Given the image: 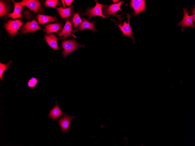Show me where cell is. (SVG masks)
I'll list each match as a JSON object with an SVG mask.
<instances>
[{
  "label": "cell",
  "instance_id": "4316f807",
  "mask_svg": "<svg viewBox=\"0 0 195 146\" xmlns=\"http://www.w3.org/2000/svg\"><path fill=\"white\" fill-rule=\"evenodd\" d=\"M61 1H62V4H63V6L64 8H65V2L64 1V0H61Z\"/></svg>",
  "mask_w": 195,
  "mask_h": 146
},
{
  "label": "cell",
  "instance_id": "7c38bea8",
  "mask_svg": "<svg viewBox=\"0 0 195 146\" xmlns=\"http://www.w3.org/2000/svg\"><path fill=\"white\" fill-rule=\"evenodd\" d=\"M58 39L53 34H51L49 36L45 35L44 39L48 45L54 50H60L57 43Z\"/></svg>",
  "mask_w": 195,
  "mask_h": 146
},
{
  "label": "cell",
  "instance_id": "44dd1931",
  "mask_svg": "<svg viewBox=\"0 0 195 146\" xmlns=\"http://www.w3.org/2000/svg\"><path fill=\"white\" fill-rule=\"evenodd\" d=\"M60 3V2L58 0H47L45 1L44 4L46 7H51L56 8V5H59Z\"/></svg>",
  "mask_w": 195,
  "mask_h": 146
},
{
  "label": "cell",
  "instance_id": "5b68a950",
  "mask_svg": "<svg viewBox=\"0 0 195 146\" xmlns=\"http://www.w3.org/2000/svg\"><path fill=\"white\" fill-rule=\"evenodd\" d=\"M188 8H183V17L182 20L178 23V26H181L182 31L187 27H195V26L193 23V15H189V12L187 11Z\"/></svg>",
  "mask_w": 195,
  "mask_h": 146
},
{
  "label": "cell",
  "instance_id": "ac0fdd59",
  "mask_svg": "<svg viewBox=\"0 0 195 146\" xmlns=\"http://www.w3.org/2000/svg\"><path fill=\"white\" fill-rule=\"evenodd\" d=\"M37 18L39 24H43L47 22H54L56 20L55 17L41 14L37 15Z\"/></svg>",
  "mask_w": 195,
  "mask_h": 146
},
{
  "label": "cell",
  "instance_id": "9a60e30c",
  "mask_svg": "<svg viewBox=\"0 0 195 146\" xmlns=\"http://www.w3.org/2000/svg\"><path fill=\"white\" fill-rule=\"evenodd\" d=\"M14 3L15 8L13 12L8 15V17H10L13 19L18 18H21L22 15L21 14V12L23 7L21 5L20 2H15L13 1Z\"/></svg>",
  "mask_w": 195,
  "mask_h": 146
},
{
  "label": "cell",
  "instance_id": "484cf974",
  "mask_svg": "<svg viewBox=\"0 0 195 146\" xmlns=\"http://www.w3.org/2000/svg\"><path fill=\"white\" fill-rule=\"evenodd\" d=\"M67 6H69L73 0H64Z\"/></svg>",
  "mask_w": 195,
  "mask_h": 146
},
{
  "label": "cell",
  "instance_id": "5bb4252c",
  "mask_svg": "<svg viewBox=\"0 0 195 146\" xmlns=\"http://www.w3.org/2000/svg\"><path fill=\"white\" fill-rule=\"evenodd\" d=\"M83 22L79 25V28L73 32L78 30L82 31L84 29H88L91 30L95 32L96 30L95 28V24L93 22H90L84 18H82Z\"/></svg>",
  "mask_w": 195,
  "mask_h": 146
},
{
  "label": "cell",
  "instance_id": "4fadbf2b",
  "mask_svg": "<svg viewBox=\"0 0 195 146\" xmlns=\"http://www.w3.org/2000/svg\"><path fill=\"white\" fill-rule=\"evenodd\" d=\"M72 31V24L69 21V18L67 19L65 24L62 30L58 33V36L61 37L64 36V38H65L70 36L72 34L71 33Z\"/></svg>",
  "mask_w": 195,
  "mask_h": 146
},
{
  "label": "cell",
  "instance_id": "6da1fadb",
  "mask_svg": "<svg viewBox=\"0 0 195 146\" xmlns=\"http://www.w3.org/2000/svg\"><path fill=\"white\" fill-rule=\"evenodd\" d=\"M124 3V1H121L117 3H112L104 7L102 9L103 15L107 18H108L110 15L114 16L118 19L120 22H121L123 18L121 14H118L116 12L119 10L122 12V9L120 8V6Z\"/></svg>",
  "mask_w": 195,
  "mask_h": 146
},
{
  "label": "cell",
  "instance_id": "8fae6325",
  "mask_svg": "<svg viewBox=\"0 0 195 146\" xmlns=\"http://www.w3.org/2000/svg\"><path fill=\"white\" fill-rule=\"evenodd\" d=\"M66 114V113L62 112L60 110L58 102L56 101L55 105L50 110L47 117L53 121L57 119L63 114Z\"/></svg>",
  "mask_w": 195,
  "mask_h": 146
},
{
  "label": "cell",
  "instance_id": "d4e9b609",
  "mask_svg": "<svg viewBox=\"0 0 195 146\" xmlns=\"http://www.w3.org/2000/svg\"><path fill=\"white\" fill-rule=\"evenodd\" d=\"M29 80L35 83L36 84H37V83L38 80L35 77H32L30 78V79H29Z\"/></svg>",
  "mask_w": 195,
  "mask_h": 146
},
{
  "label": "cell",
  "instance_id": "9c48e42d",
  "mask_svg": "<svg viewBox=\"0 0 195 146\" xmlns=\"http://www.w3.org/2000/svg\"><path fill=\"white\" fill-rule=\"evenodd\" d=\"M75 116H70L68 115H64L62 117L57 120V122L61 127V132H65L68 134L70 122Z\"/></svg>",
  "mask_w": 195,
  "mask_h": 146
},
{
  "label": "cell",
  "instance_id": "ba28073f",
  "mask_svg": "<svg viewBox=\"0 0 195 146\" xmlns=\"http://www.w3.org/2000/svg\"><path fill=\"white\" fill-rule=\"evenodd\" d=\"M20 3L23 7L26 6L30 10L35 13L41 12V5L39 0H23Z\"/></svg>",
  "mask_w": 195,
  "mask_h": 146
},
{
  "label": "cell",
  "instance_id": "52a82bcc",
  "mask_svg": "<svg viewBox=\"0 0 195 146\" xmlns=\"http://www.w3.org/2000/svg\"><path fill=\"white\" fill-rule=\"evenodd\" d=\"M130 5V7L134 10V13L133 15H134V16H137L146 10L144 0H131Z\"/></svg>",
  "mask_w": 195,
  "mask_h": 146
},
{
  "label": "cell",
  "instance_id": "603a6c76",
  "mask_svg": "<svg viewBox=\"0 0 195 146\" xmlns=\"http://www.w3.org/2000/svg\"><path fill=\"white\" fill-rule=\"evenodd\" d=\"M36 84L31 81L29 79L27 82V85L29 87L34 88L35 87Z\"/></svg>",
  "mask_w": 195,
  "mask_h": 146
},
{
  "label": "cell",
  "instance_id": "3957f363",
  "mask_svg": "<svg viewBox=\"0 0 195 146\" xmlns=\"http://www.w3.org/2000/svg\"><path fill=\"white\" fill-rule=\"evenodd\" d=\"M95 1L96 2V4L95 7L93 8L88 7L86 12L83 13L82 16L88 15V16L87 19L88 20H90L92 17H95L97 16H100L103 18V19L107 18L102 14V9L103 7H105L107 5L100 4L97 0H95Z\"/></svg>",
  "mask_w": 195,
  "mask_h": 146
},
{
  "label": "cell",
  "instance_id": "277c9868",
  "mask_svg": "<svg viewBox=\"0 0 195 146\" xmlns=\"http://www.w3.org/2000/svg\"><path fill=\"white\" fill-rule=\"evenodd\" d=\"M126 13L128 22H126V20L123 23H120L119 24L116 23V25L119 27L120 30L122 32L123 36L129 37L133 40V43H135V38L133 34L132 30L130 24V17L133 15L127 13Z\"/></svg>",
  "mask_w": 195,
  "mask_h": 146
},
{
  "label": "cell",
  "instance_id": "2e32d148",
  "mask_svg": "<svg viewBox=\"0 0 195 146\" xmlns=\"http://www.w3.org/2000/svg\"><path fill=\"white\" fill-rule=\"evenodd\" d=\"M74 7V6L72 5L67 8H64L62 7L61 6L57 8H56L60 17L62 18L65 19L71 16V11L72 10Z\"/></svg>",
  "mask_w": 195,
  "mask_h": 146
},
{
  "label": "cell",
  "instance_id": "d6986e66",
  "mask_svg": "<svg viewBox=\"0 0 195 146\" xmlns=\"http://www.w3.org/2000/svg\"><path fill=\"white\" fill-rule=\"evenodd\" d=\"M72 21L74 29H76L79 24L82 22V21L80 17L79 13L78 12L73 14Z\"/></svg>",
  "mask_w": 195,
  "mask_h": 146
},
{
  "label": "cell",
  "instance_id": "83f0119b",
  "mask_svg": "<svg viewBox=\"0 0 195 146\" xmlns=\"http://www.w3.org/2000/svg\"><path fill=\"white\" fill-rule=\"evenodd\" d=\"M114 2L113 3H118V2L119 0H112Z\"/></svg>",
  "mask_w": 195,
  "mask_h": 146
},
{
  "label": "cell",
  "instance_id": "8992f818",
  "mask_svg": "<svg viewBox=\"0 0 195 146\" xmlns=\"http://www.w3.org/2000/svg\"><path fill=\"white\" fill-rule=\"evenodd\" d=\"M22 23V22L19 20H8L5 24V27L8 32L13 36L18 34V30Z\"/></svg>",
  "mask_w": 195,
  "mask_h": 146
},
{
  "label": "cell",
  "instance_id": "7a4b0ae2",
  "mask_svg": "<svg viewBox=\"0 0 195 146\" xmlns=\"http://www.w3.org/2000/svg\"><path fill=\"white\" fill-rule=\"evenodd\" d=\"M61 47L64 50L62 52L63 56L65 57L76 49L81 47H84V45L78 44L75 40L72 39L62 41Z\"/></svg>",
  "mask_w": 195,
  "mask_h": 146
},
{
  "label": "cell",
  "instance_id": "7402d4cb",
  "mask_svg": "<svg viewBox=\"0 0 195 146\" xmlns=\"http://www.w3.org/2000/svg\"><path fill=\"white\" fill-rule=\"evenodd\" d=\"M7 6L5 3L0 1V16L2 17L7 15Z\"/></svg>",
  "mask_w": 195,
  "mask_h": 146
},
{
  "label": "cell",
  "instance_id": "cb8c5ba5",
  "mask_svg": "<svg viewBox=\"0 0 195 146\" xmlns=\"http://www.w3.org/2000/svg\"><path fill=\"white\" fill-rule=\"evenodd\" d=\"M195 5H194V7L192 8H191V11L190 12H191L193 14V21H194V23L195 22Z\"/></svg>",
  "mask_w": 195,
  "mask_h": 146
},
{
  "label": "cell",
  "instance_id": "e0dca14e",
  "mask_svg": "<svg viewBox=\"0 0 195 146\" xmlns=\"http://www.w3.org/2000/svg\"><path fill=\"white\" fill-rule=\"evenodd\" d=\"M61 28V24L58 23L48 24L45 25V30L48 35L51 32H57L60 30Z\"/></svg>",
  "mask_w": 195,
  "mask_h": 146
},
{
  "label": "cell",
  "instance_id": "30bf717a",
  "mask_svg": "<svg viewBox=\"0 0 195 146\" xmlns=\"http://www.w3.org/2000/svg\"><path fill=\"white\" fill-rule=\"evenodd\" d=\"M41 27L38 25V22L35 20L27 22L22 28L23 33L33 32L40 29Z\"/></svg>",
  "mask_w": 195,
  "mask_h": 146
},
{
  "label": "cell",
  "instance_id": "ffe728a7",
  "mask_svg": "<svg viewBox=\"0 0 195 146\" xmlns=\"http://www.w3.org/2000/svg\"><path fill=\"white\" fill-rule=\"evenodd\" d=\"M12 61L7 62L6 64L0 63V81L3 80V74L4 71L9 69L10 68V65Z\"/></svg>",
  "mask_w": 195,
  "mask_h": 146
}]
</instances>
